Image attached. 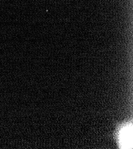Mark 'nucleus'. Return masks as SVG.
Here are the masks:
<instances>
[{
  "label": "nucleus",
  "instance_id": "1",
  "mask_svg": "<svg viewBox=\"0 0 133 149\" xmlns=\"http://www.w3.org/2000/svg\"><path fill=\"white\" fill-rule=\"evenodd\" d=\"M122 147L125 148L132 147V128H125L122 131L120 136Z\"/></svg>",
  "mask_w": 133,
  "mask_h": 149
}]
</instances>
